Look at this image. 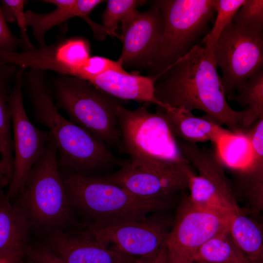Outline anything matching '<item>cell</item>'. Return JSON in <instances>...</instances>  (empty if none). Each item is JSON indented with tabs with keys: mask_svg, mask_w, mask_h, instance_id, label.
Instances as JSON below:
<instances>
[{
	"mask_svg": "<svg viewBox=\"0 0 263 263\" xmlns=\"http://www.w3.org/2000/svg\"><path fill=\"white\" fill-rule=\"evenodd\" d=\"M217 68L213 52L194 45L156 82L155 97L166 106L204 112L235 132L242 129L245 113L229 105Z\"/></svg>",
	"mask_w": 263,
	"mask_h": 263,
	"instance_id": "1",
	"label": "cell"
},
{
	"mask_svg": "<svg viewBox=\"0 0 263 263\" xmlns=\"http://www.w3.org/2000/svg\"><path fill=\"white\" fill-rule=\"evenodd\" d=\"M62 178L71 205L91 216L93 222L141 219L171 206V198L139 196L101 176L72 173Z\"/></svg>",
	"mask_w": 263,
	"mask_h": 263,
	"instance_id": "2",
	"label": "cell"
},
{
	"mask_svg": "<svg viewBox=\"0 0 263 263\" xmlns=\"http://www.w3.org/2000/svg\"><path fill=\"white\" fill-rule=\"evenodd\" d=\"M52 86L57 107L70 121L124 153L116 113L122 100L86 80L66 75L54 77Z\"/></svg>",
	"mask_w": 263,
	"mask_h": 263,
	"instance_id": "3",
	"label": "cell"
},
{
	"mask_svg": "<svg viewBox=\"0 0 263 263\" xmlns=\"http://www.w3.org/2000/svg\"><path fill=\"white\" fill-rule=\"evenodd\" d=\"M116 113L124 153L131 164L155 168L187 160L162 108L151 113L143 106L130 110L120 104Z\"/></svg>",
	"mask_w": 263,
	"mask_h": 263,
	"instance_id": "4",
	"label": "cell"
},
{
	"mask_svg": "<svg viewBox=\"0 0 263 263\" xmlns=\"http://www.w3.org/2000/svg\"><path fill=\"white\" fill-rule=\"evenodd\" d=\"M59 167L57 146L50 133L43 154L17 197L30 224L47 231L63 229L71 222L72 205Z\"/></svg>",
	"mask_w": 263,
	"mask_h": 263,
	"instance_id": "5",
	"label": "cell"
},
{
	"mask_svg": "<svg viewBox=\"0 0 263 263\" xmlns=\"http://www.w3.org/2000/svg\"><path fill=\"white\" fill-rule=\"evenodd\" d=\"M46 72L39 70L25 71L23 88L26 91L36 119L48 129L56 141L59 166L71 170L91 158L97 139L60 113Z\"/></svg>",
	"mask_w": 263,
	"mask_h": 263,
	"instance_id": "6",
	"label": "cell"
},
{
	"mask_svg": "<svg viewBox=\"0 0 263 263\" xmlns=\"http://www.w3.org/2000/svg\"><path fill=\"white\" fill-rule=\"evenodd\" d=\"M163 17V28L159 47L149 67L162 76L192 48L216 13L215 0L154 1Z\"/></svg>",
	"mask_w": 263,
	"mask_h": 263,
	"instance_id": "7",
	"label": "cell"
},
{
	"mask_svg": "<svg viewBox=\"0 0 263 263\" xmlns=\"http://www.w3.org/2000/svg\"><path fill=\"white\" fill-rule=\"evenodd\" d=\"M184 157L198 171L189 179L188 196L195 206L230 216L242 210L216 151L177 139Z\"/></svg>",
	"mask_w": 263,
	"mask_h": 263,
	"instance_id": "8",
	"label": "cell"
},
{
	"mask_svg": "<svg viewBox=\"0 0 263 263\" xmlns=\"http://www.w3.org/2000/svg\"><path fill=\"white\" fill-rule=\"evenodd\" d=\"M213 56L222 71V84L228 99L242 83L263 69V31L232 21L216 42Z\"/></svg>",
	"mask_w": 263,
	"mask_h": 263,
	"instance_id": "9",
	"label": "cell"
},
{
	"mask_svg": "<svg viewBox=\"0 0 263 263\" xmlns=\"http://www.w3.org/2000/svg\"><path fill=\"white\" fill-rule=\"evenodd\" d=\"M26 69L19 67L9 97L14 136L13 175L7 196L18 197L34 165L43 154L48 141V131L37 128L29 119L23 100V78Z\"/></svg>",
	"mask_w": 263,
	"mask_h": 263,
	"instance_id": "10",
	"label": "cell"
},
{
	"mask_svg": "<svg viewBox=\"0 0 263 263\" xmlns=\"http://www.w3.org/2000/svg\"><path fill=\"white\" fill-rule=\"evenodd\" d=\"M229 217L197 207L184 197L165 241L168 263H194L200 247L228 227Z\"/></svg>",
	"mask_w": 263,
	"mask_h": 263,
	"instance_id": "11",
	"label": "cell"
},
{
	"mask_svg": "<svg viewBox=\"0 0 263 263\" xmlns=\"http://www.w3.org/2000/svg\"><path fill=\"white\" fill-rule=\"evenodd\" d=\"M171 221L160 215L113 223L93 222L85 231L102 245L131 256H146L158 250L164 243Z\"/></svg>",
	"mask_w": 263,
	"mask_h": 263,
	"instance_id": "12",
	"label": "cell"
},
{
	"mask_svg": "<svg viewBox=\"0 0 263 263\" xmlns=\"http://www.w3.org/2000/svg\"><path fill=\"white\" fill-rule=\"evenodd\" d=\"M129 161L114 173L101 177L143 197L172 198L176 193L188 189L190 178L196 174L188 160L155 168L135 166Z\"/></svg>",
	"mask_w": 263,
	"mask_h": 263,
	"instance_id": "13",
	"label": "cell"
},
{
	"mask_svg": "<svg viewBox=\"0 0 263 263\" xmlns=\"http://www.w3.org/2000/svg\"><path fill=\"white\" fill-rule=\"evenodd\" d=\"M87 40L73 37L60 39L39 49L16 52L0 50V62L77 77L81 67L91 56Z\"/></svg>",
	"mask_w": 263,
	"mask_h": 263,
	"instance_id": "14",
	"label": "cell"
},
{
	"mask_svg": "<svg viewBox=\"0 0 263 263\" xmlns=\"http://www.w3.org/2000/svg\"><path fill=\"white\" fill-rule=\"evenodd\" d=\"M154 3L144 12L137 10L120 23L123 47L118 60L122 66L150 67L152 64L163 28L161 10Z\"/></svg>",
	"mask_w": 263,
	"mask_h": 263,
	"instance_id": "15",
	"label": "cell"
},
{
	"mask_svg": "<svg viewBox=\"0 0 263 263\" xmlns=\"http://www.w3.org/2000/svg\"><path fill=\"white\" fill-rule=\"evenodd\" d=\"M46 246L66 263H132V256L105 246L85 230L47 231Z\"/></svg>",
	"mask_w": 263,
	"mask_h": 263,
	"instance_id": "16",
	"label": "cell"
},
{
	"mask_svg": "<svg viewBox=\"0 0 263 263\" xmlns=\"http://www.w3.org/2000/svg\"><path fill=\"white\" fill-rule=\"evenodd\" d=\"M3 192L0 197V259L21 260L25 255L31 224L17 204Z\"/></svg>",
	"mask_w": 263,
	"mask_h": 263,
	"instance_id": "17",
	"label": "cell"
},
{
	"mask_svg": "<svg viewBox=\"0 0 263 263\" xmlns=\"http://www.w3.org/2000/svg\"><path fill=\"white\" fill-rule=\"evenodd\" d=\"M159 78L157 75L145 76L109 70L88 82L118 99L150 103L165 108L154 95L155 84Z\"/></svg>",
	"mask_w": 263,
	"mask_h": 263,
	"instance_id": "18",
	"label": "cell"
},
{
	"mask_svg": "<svg viewBox=\"0 0 263 263\" xmlns=\"http://www.w3.org/2000/svg\"><path fill=\"white\" fill-rule=\"evenodd\" d=\"M244 131L251 142L252 157L247 167L235 176L251 211L257 213L263 207V117Z\"/></svg>",
	"mask_w": 263,
	"mask_h": 263,
	"instance_id": "19",
	"label": "cell"
},
{
	"mask_svg": "<svg viewBox=\"0 0 263 263\" xmlns=\"http://www.w3.org/2000/svg\"><path fill=\"white\" fill-rule=\"evenodd\" d=\"M162 109L175 137L182 141L195 144L211 141L216 145L222 138L233 133L207 115L197 117L181 108Z\"/></svg>",
	"mask_w": 263,
	"mask_h": 263,
	"instance_id": "20",
	"label": "cell"
},
{
	"mask_svg": "<svg viewBox=\"0 0 263 263\" xmlns=\"http://www.w3.org/2000/svg\"><path fill=\"white\" fill-rule=\"evenodd\" d=\"M41 1L56 6L53 11L40 14L31 10L25 11L27 26L32 28V34L39 48L46 46L45 36L52 28L75 17H88L100 0H44Z\"/></svg>",
	"mask_w": 263,
	"mask_h": 263,
	"instance_id": "21",
	"label": "cell"
},
{
	"mask_svg": "<svg viewBox=\"0 0 263 263\" xmlns=\"http://www.w3.org/2000/svg\"><path fill=\"white\" fill-rule=\"evenodd\" d=\"M19 69L0 62V152L3 164L12 175L14 154L9 97Z\"/></svg>",
	"mask_w": 263,
	"mask_h": 263,
	"instance_id": "22",
	"label": "cell"
},
{
	"mask_svg": "<svg viewBox=\"0 0 263 263\" xmlns=\"http://www.w3.org/2000/svg\"><path fill=\"white\" fill-rule=\"evenodd\" d=\"M228 230L251 263H263V234L259 223L242 210L230 216Z\"/></svg>",
	"mask_w": 263,
	"mask_h": 263,
	"instance_id": "23",
	"label": "cell"
},
{
	"mask_svg": "<svg viewBox=\"0 0 263 263\" xmlns=\"http://www.w3.org/2000/svg\"><path fill=\"white\" fill-rule=\"evenodd\" d=\"M215 146L217 154L224 167L234 175L245 169L251 160L252 146L244 130L222 138Z\"/></svg>",
	"mask_w": 263,
	"mask_h": 263,
	"instance_id": "24",
	"label": "cell"
},
{
	"mask_svg": "<svg viewBox=\"0 0 263 263\" xmlns=\"http://www.w3.org/2000/svg\"><path fill=\"white\" fill-rule=\"evenodd\" d=\"M228 99L244 107L242 129H248L263 117V70L257 72L242 83Z\"/></svg>",
	"mask_w": 263,
	"mask_h": 263,
	"instance_id": "25",
	"label": "cell"
},
{
	"mask_svg": "<svg viewBox=\"0 0 263 263\" xmlns=\"http://www.w3.org/2000/svg\"><path fill=\"white\" fill-rule=\"evenodd\" d=\"M194 263H251L235 243L228 227L213 236L200 247Z\"/></svg>",
	"mask_w": 263,
	"mask_h": 263,
	"instance_id": "26",
	"label": "cell"
},
{
	"mask_svg": "<svg viewBox=\"0 0 263 263\" xmlns=\"http://www.w3.org/2000/svg\"><path fill=\"white\" fill-rule=\"evenodd\" d=\"M245 0H215L216 17L210 31L203 39L205 47L213 52L214 46L224 29L229 25Z\"/></svg>",
	"mask_w": 263,
	"mask_h": 263,
	"instance_id": "27",
	"label": "cell"
},
{
	"mask_svg": "<svg viewBox=\"0 0 263 263\" xmlns=\"http://www.w3.org/2000/svg\"><path fill=\"white\" fill-rule=\"evenodd\" d=\"M146 0H109L102 14L103 26L110 33L116 36L115 30L119 22L137 11V8L145 4Z\"/></svg>",
	"mask_w": 263,
	"mask_h": 263,
	"instance_id": "28",
	"label": "cell"
},
{
	"mask_svg": "<svg viewBox=\"0 0 263 263\" xmlns=\"http://www.w3.org/2000/svg\"><path fill=\"white\" fill-rule=\"evenodd\" d=\"M26 1L23 0H2L1 8L6 21H17L19 28L20 39L24 50H31L35 47L31 43L27 32L25 11L24 10Z\"/></svg>",
	"mask_w": 263,
	"mask_h": 263,
	"instance_id": "29",
	"label": "cell"
},
{
	"mask_svg": "<svg viewBox=\"0 0 263 263\" xmlns=\"http://www.w3.org/2000/svg\"><path fill=\"white\" fill-rule=\"evenodd\" d=\"M232 21L244 27L263 31V0H245Z\"/></svg>",
	"mask_w": 263,
	"mask_h": 263,
	"instance_id": "30",
	"label": "cell"
},
{
	"mask_svg": "<svg viewBox=\"0 0 263 263\" xmlns=\"http://www.w3.org/2000/svg\"><path fill=\"white\" fill-rule=\"evenodd\" d=\"M19 48H22L23 50V43L21 39L14 35L9 28L0 4V50L16 52Z\"/></svg>",
	"mask_w": 263,
	"mask_h": 263,
	"instance_id": "31",
	"label": "cell"
},
{
	"mask_svg": "<svg viewBox=\"0 0 263 263\" xmlns=\"http://www.w3.org/2000/svg\"><path fill=\"white\" fill-rule=\"evenodd\" d=\"M25 255L32 263H66L46 245H28Z\"/></svg>",
	"mask_w": 263,
	"mask_h": 263,
	"instance_id": "32",
	"label": "cell"
},
{
	"mask_svg": "<svg viewBox=\"0 0 263 263\" xmlns=\"http://www.w3.org/2000/svg\"><path fill=\"white\" fill-rule=\"evenodd\" d=\"M166 241V240H165ZM137 263H169L165 241L161 247L154 253L141 257Z\"/></svg>",
	"mask_w": 263,
	"mask_h": 263,
	"instance_id": "33",
	"label": "cell"
},
{
	"mask_svg": "<svg viewBox=\"0 0 263 263\" xmlns=\"http://www.w3.org/2000/svg\"><path fill=\"white\" fill-rule=\"evenodd\" d=\"M12 176L3 164L0 152V192L3 188L8 187Z\"/></svg>",
	"mask_w": 263,
	"mask_h": 263,
	"instance_id": "34",
	"label": "cell"
},
{
	"mask_svg": "<svg viewBox=\"0 0 263 263\" xmlns=\"http://www.w3.org/2000/svg\"><path fill=\"white\" fill-rule=\"evenodd\" d=\"M2 263H19L21 260L1 259ZM22 260V259H21Z\"/></svg>",
	"mask_w": 263,
	"mask_h": 263,
	"instance_id": "35",
	"label": "cell"
},
{
	"mask_svg": "<svg viewBox=\"0 0 263 263\" xmlns=\"http://www.w3.org/2000/svg\"><path fill=\"white\" fill-rule=\"evenodd\" d=\"M19 263H24L22 262V260H21L19 262Z\"/></svg>",
	"mask_w": 263,
	"mask_h": 263,
	"instance_id": "36",
	"label": "cell"
},
{
	"mask_svg": "<svg viewBox=\"0 0 263 263\" xmlns=\"http://www.w3.org/2000/svg\"><path fill=\"white\" fill-rule=\"evenodd\" d=\"M2 192H3V191H1V192H0V195H1V193H2Z\"/></svg>",
	"mask_w": 263,
	"mask_h": 263,
	"instance_id": "37",
	"label": "cell"
},
{
	"mask_svg": "<svg viewBox=\"0 0 263 263\" xmlns=\"http://www.w3.org/2000/svg\"><path fill=\"white\" fill-rule=\"evenodd\" d=\"M0 263H2L1 260L0 259Z\"/></svg>",
	"mask_w": 263,
	"mask_h": 263,
	"instance_id": "38",
	"label": "cell"
},
{
	"mask_svg": "<svg viewBox=\"0 0 263 263\" xmlns=\"http://www.w3.org/2000/svg\"></svg>",
	"mask_w": 263,
	"mask_h": 263,
	"instance_id": "39",
	"label": "cell"
}]
</instances>
